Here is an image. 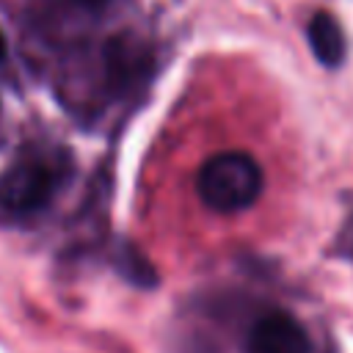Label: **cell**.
<instances>
[{
  "label": "cell",
  "instance_id": "52a82bcc",
  "mask_svg": "<svg viewBox=\"0 0 353 353\" xmlns=\"http://www.w3.org/2000/svg\"><path fill=\"white\" fill-rule=\"evenodd\" d=\"M116 268H119V273H121L127 281H132V284H138V287H154V284H157V273H154L152 262H149L135 245H121V248H119V254H116Z\"/></svg>",
  "mask_w": 353,
  "mask_h": 353
},
{
  "label": "cell",
  "instance_id": "5b68a950",
  "mask_svg": "<svg viewBox=\"0 0 353 353\" xmlns=\"http://www.w3.org/2000/svg\"><path fill=\"white\" fill-rule=\"evenodd\" d=\"M306 41L323 66H339L345 61V52H347L345 33H342V25L336 22V17H331L328 11L312 14V19L306 25Z\"/></svg>",
  "mask_w": 353,
  "mask_h": 353
},
{
  "label": "cell",
  "instance_id": "3957f363",
  "mask_svg": "<svg viewBox=\"0 0 353 353\" xmlns=\"http://www.w3.org/2000/svg\"><path fill=\"white\" fill-rule=\"evenodd\" d=\"M152 72V52L149 47L135 39L132 33L113 36L102 47V77L105 88L113 97L130 94L135 85H141Z\"/></svg>",
  "mask_w": 353,
  "mask_h": 353
},
{
  "label": "cell",
  "instance_id": "ba28073f",
  "mask_svg": "<svg viewBox=\"0 0 353 353\" xmlns=\"http://www.w3.org/2000/svg\"><path fill=\"white\" fill-rule=\"evenodd\" d=\"M6 52H8V44H6V36H3V30H0V63L6 61Z\"/></svg>",
  "mask_w": 353,
  "mask_h": 353
},
{
  "label": "cell",
  "instance_id": "8992f818",
  "mask_svg": "<svg viewBox=\"0 0 353 353\" xmlns=\"http://www.w3.org/2000/svg\"><path fill=\"white\" fill-rule=\"evenodd\" d=\"M110 0H39V22L52 28L61 22H74V19H88L99 17Z\"/></svg>",
  "mask_w": 353,
  "mask_h": 353
},
{
  "label": "cell",
  "instance_id": "6da1fadb",
  "mask_svg": "<svg viewBox=\"0 0 353 353\" xmlns=\"http://www.w3.org/2000/svg\"><path fill=\"white\" fill-rule=\"evenodd\" d=\"M72 160L58 149L30 146L0 171V212L8 218H33L47 210L69 182Z\"/></svg>",
  "mask_w": 353,
  "mask_h": 353
},
{
  "label": "cell",
  "instance_id": "277c9868",
  "mask_svg": "<svg viewBox=\"0 0 353 353\" xmlns=\"http://www.w3.org/2000/svg\"><path fill=\"white\" fill-rule=\"evenodd\" d=\"M248 353H312V342L306 328L281 309L265 312L248 331L245 339Z\"/></svg>",
  "mask_w": 353,
  "mask_h": 353
},
{
  "label": "cell",
  "instance_id": "7a4b0ae2",
  "mask_svg": "<svg viewBox=\"0 0 353 353\" xmlns=\"http://www.w3.org/2000/svg\"><path fill=\"white\" fill-rule=\"evenodd\" d=\"M262 165L248 152H218L196 174L199 199L215 212H240L262 193Z\"/></svg>",
  "mask_w": 353,
  "mask_h": 353
}]
</instances>
